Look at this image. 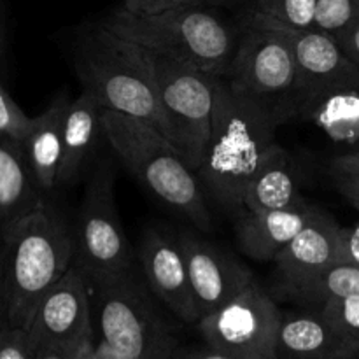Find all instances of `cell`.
<instances>
[{"instance_id":"obj_1","label":"cell","mask_w":359,"mask_h":359,"mask_svg":"<svg viewBox=\"0 0 359 359\" xmlns=\"http://www.w3.org/2000/svg\"><path fill=\"white\" fill-rule=\"evenodd\" d=\"M11 328L27 330L39 302L76 262V235L53 202L0 230Z\"/></svg>"},{"instance_id":"obj_2","label":"cell","mask_w":359,"mask_h":359,"mask_svg":"<svg viewBox=\"0 0 359 359\" xmlns=\"http://www.w3.org/2000/svg\"><path fill=\"white\" fill-rule=\"evenodd\" d=\"M283 119L263 105L241 97L226 77H216L212 132L196 175L221 207L242 212V195L273 140Z\"/></svg>"},{"instance_id":"obj_3","label":"cell","mask_w":359,"mask_h":359,"mask_svg":"<svg viewBox=\"0 0 359 359\" xmlns=\"http://www.w3.org/2000/svg\"><path fill=\"white\" fill-rule=\"evenodd\" d=\"M102 133L112 153L147 191L188 217L198 230H212L205 189L195 168L156 126L102 109Z\"/></svg>"},{"instance_id":"obj_4","label":"cell","mask_w":359,"mask_h":359,"mask_svg":"<svg viewBox=\"0 0 359 359\" xmlns=\"http://www.w3.org/2000/svg\"><path fill=\"white\" fill-rule=\"evenodd\" d=\"M72 65L83 90L102 109L144 119L168 139L170 130L153 74L135 42L112 34L102 23L91 25L74 41Z\"/></svg>"},{"instance_id":"obj_5","label":"cell","mask_w":359,"mask_h":359,"mask_svg":"<svg viewBox=\"0 0 359 359\" xmlns=\"http://www.w3.org/2000/svg\"><path fill=\"white\" fill-rule=\"evenodd\" d=\"M88 286L95 335L126 359H172L177 337L135 269L91 277Z\"/></svg>"},{"instance_id":"obj_6","label":"cell","mask_w":359,"mask_h":359,"mask_svg":"<svg viewBox=\"0 0 359 359\" xmlns=\"http://www.w3.org/2000/svg\"><path fill=\"white\" fill-rule=\"evenodd\" d=\"M100 23L126 41L217 77L228 76L238 44L230 27L202 6L154 16H140L119 7Z\"/></svg>"},{"instance_id":"obj_7","label":"cell","mask_w":359,"mask_h":359,"mask_svg":"<svg viewBox=\"0 0 359 359\" xmlns=\"http://www.w3.org/2000/svg\"><path fill=\"white\" fill-rule=\"evenodd\" d=\"M139 51L153 74L158 98L170 130L168 139L196 172L212 132L217 76L142 46H139Z\"/></svg>"},{"instance_id":"obj_8","label":"cell","mask_w":359,"mask_h":359,"mask_svg":"<svg viewBox=\"0 0 359 359\" xmlns=\"http://www.w3.org/2000/svg\"><path fill=\"white\" fill-rule=\"evenodd\" d=\"M226 77L241 97L279 116L293 118L297 107V65L290 44L279 32L248 23Z\"/></svg>"},{"instance_id":"obj_9","label":"cell","mask_w":359,"mask_h":359,"mask_svg":"<svg viewBox=\"0 0 359 359\" xmlns=\"http://www.w3.org/2000/svg\"><path fill=\"white\" fill-rule=\"evenodd\" d=\"M76 265L88 279L135 269V251L119 221L114 198V167L107 156L88 177L76 231Z\"/></svg>"},{"instance_id":"obj_10","label":"cell","mask_w":359,"mask_h":359,"mask_svg":"<svg viewBox=\"0 0 359 359\" xmlns=\"http://www.w3.org/2000/svg\"><path fill=\"white\" fill-rule=\"evenodd\" d=\"M280 312L272 294L252 280L238 297L196 323L203 342L230 359H277Z\"/></svg>"},{"instance_id":"obj_11","label":"cell","mask_w":359,"mask_h":359,"mask_svg":"<svg viewBox=\"0 0 359 359\" xmlns=\"http://www.w3.org/2000/svg\"><path fill=\"white\" fill-rule=\"evenodd\" d=\"M248 23L279 32L297 65V107L307 114L314 104L339 91L359 90V67L351 62L330 32L318 27L291 28L252 14Z\"/></svg>"},{"instance_id":"obj_12","label":"cell","mask_w":359,"mask_h":359,"mask_svg":"<svg viewBox=\"0 0 359 359\" xmlns=\"http://www.w3.org/2000/svg\"><path fill=\"white\" fill-rule=\"evenodd\" d=\"M93 330L90 286L81 266L74 263L39 302L27 332L35 346L51 344L76 351Z\"/></svg>"},{"instance_id":"obj_13","label":"cell","mask_w":359,"mask_h":359,"mask_svg":"<svg viewBox=\"0 0 359 359\" xmlns=\"http://www.w3.org/2000/svg\"><path fill=\"white\" fill-rule=\"evenodd\" d=\"M177 238L200 319L233 300L255 280L248 266L205 238L189 231H182Z\"/></svg>"},{"instance_id":"obj_14","label":"cell","mask_w":359,"mask_h":359,"mask_svg":"<svg viewBox=\"0 0 359 359\" xmlns=\"http://www.w3.org/2000/svg\"><path fill=\"white\" fill-rule=\"evenodd\" d=\"M139 262L154 298L182 323L196 325L200 316L177 235L174 237L156 228L147 230L140 242Z\"/></svg>"},{"instance_id":"obj_15","label":"cell","mask_w":359,"mask_h":359,"mask_svg":"<svg viewBox=\"0 0 359 359\" xmlns=\"http://www.w3.org/2000/svg\"><path fill=\"white\" fill-rule=\"evenodd\" d=\"M342 230L328 214L316 212L307 226L273 259L279 297H290L298 287L340 263Z\"/></svg>"},{"instance_id":"obj_16","label":"cell","mask_w":359,"mask_h":359,"mask_svg":"<svg viewBox=\"0 0 359 359\" xmlns=\"http://www.w3.org/2000/svg\"><path fill=\"white\" fill-rule=\"evenodd\" d=\"M359 347L339 332L319 309L283 312L277 359H356Z\"/></svg>"},{"instance_id":"obj_17","label":"cell","mask_w":359,"mask_h":359,"mask_svg":"<svg viewBox=\"0 0 359 359\" xmlns=\"http://www.w3.org/2000/svg\"><path fill=\"white\" fill-rule=\"evenodd\" d=\"M318 207L307 202L287 209L244 212L237 221V242L241 251L256 262H272L280 251L307 226Z\"/></svg>"},{"instance_id":"obj_18","label":"cell","mask_w":359,"mask_h":359,"mask_svg":"<svg viewBox=\"0 0 359 359\" xmlns=\"http://www.w3.org/2000/svg\"><path fill=\"white\" fill-rule=\"evenodd\" d=\"M300 203H305V200L300 195L290 153L273 142L245 184L242 209L248 212H263L287 209Z\"/></svg>"},{"instance_id":"obj_19","label":"cell","mask_w":359,"mask_h":359,"mask_svg":"<svg viewBox=\"0 0 359 359\" xmlns=\"http://www.w3.org/2000/svg\"><path fill=\"white\" fill-rule=\"evenodd\" d=\"M102 133V105L88 91L70 100L63 118L62 163L58 170V186L77 181L81 172L90 163Z\"/></svg>"},{"instance_id":"obj_20","label":"cell","mask_w":359,"mask_h":359,"mask_svg":"<svg viewBox=\"0 0 359 359\" xmlns=\"http://www.w3.org/2000/svg\"><path fill=\"white\" fill-rule=\"evenodd\" d=\"M70 100L60 93L53 98L42 114L34 118L30 133L23 144L30 170L39 188L49 195L58 188V170L62 163V133L63 118Z\"/></svg>"},{"instance_id":"obj_21","label":"cell","mask_w":359,"mask_h":359,"mask_svg":"<svg viewBox=\"0 0 359 359\" xmlns=\"http://www.w3.org/2000/svg\"><path fill=\"white\" fill-rule=\"evenodd\" d=\"M48 202L23 147L0 137V230Z\"/></svg>"},{"instance_id":"obj_22","label":"cell","mask_w":359,"mask_h":359,"mask_svg":"<svg viewBox=\"0 0 359 359\" xmlns=\"http://www.w3.org/2000/svg\"><path fill=\"white\" fill-rule=\"evenodd\" d=\"M307 114L333 142L359 140V90L328 95L312 105Z\"/></svg>"},{"instance_id":"obj_23","label":"cell","mask_w":359,"mask_h":359,"mask_svg":"<svg viewBox=\"0 0 359 359\" xmlns=\"http://www.w3.org/2000/svg\"><path fill=\"white\" fill-rule=\"evenodd\" d=\"M344 297H359V266L351 263H337L311 283L293 291L286 300L318 307L328 298Z\"/></svg>"},{"instance_id":"obj_24","label":"cell","mask_w":359,"mask_h":359,"mask_svg":"<svg viewBox=\"0 0 359 359\" xmlns=\"http://www.w3.org/2000/svg\"><path fill=\"white\" fill-rule=\"evenodd\" d=\"M318 0H256L252 14L291 28H312Z\"/></svg>"},{"instance_id":"obj_25","label":"cell","mask_w":359,"mask_h":359,"mask_svg":"<svg viewBox=\"0 0 359 359\" xmlns=\"http://www.w3.org/2000/svg\"><path fill=\"white\" fill-rule=\"evenodd\" d=\"M321 314L359 347V297L328 298L318 307Z\"/></svg>"},{"instance_id":"obj_26","label":"cell","mask_w":359,"mask_h":359,"mask_svg":"<svg viewBox=\"0 0 359 359\" xmlns=\"http://www.w3.org/2000/svg\"><path fill=\"white\" fill-rule=\"evenodd\" d=\"M32 125L34 118H28L9 91L0 86V137L23 147Z\"/></svg>"},{"instance_id":"obj_27","label":"cell","mask_w":359,"mask_h":359,"mask_svg":"<svg viewBox=\"0 0 359 359\" xmlns=\"http://www.w3.org/2000/svg\"><path fill=\"white\" fill-rule=\"evenodd\" d=\"M359 20V0H318L314 27L337 34Z\"/></svg>"},{"instance_id":"obj_28","label":"cell","mask_w":359,"mask_h":359,"mask_svg":"<svg viewBox=\"0 0 359 359\" xmlns=\"http://www.w3.org/2000/svg\"><path fill=\"white\" fill-rule=\"evenodd\" d=\"M35 349L27 330L9 326L0 333V359H35Z\"/></svg>"},{"instance_id":"obj_29","label":"cell","mask_w":359,"mask_h":359,"mask_svg":"<svg viewBox=\"0 0 359 359\" xmlns=\"http://www.w3.org/2000/svg\"><path fill=\"white\" fill-rule=\"evenodd\" d=\"M203 4H207L205 0H125L123 7L133 14H140V16H154V14L167 13V11L198 7Z\"/></svg>"},{"instance_id":"obj_30","label":"cell","mask_w":359,"mask_h":359,"mask_svg":"<svg viewBox=\"0 0 359 359\" xmlns=\"http://www.w3.org/2000/svg\"><path fill=\"white\" fill-rule=\"evenodd\" d=\"M332 35L337 39L347 58L359 67V20Z\"/></svg>"},{"instance_id":"obj_31","label":"cell","mask_w":359,"mask_h":359,"mask_svg":"<svg viewBox=\"0 0 359 359\" xmlns=\"http://www.w3.org/2000/svg\"><path fill=\"white\" fill-rule=\"evenodd\" d=\"M340 263L359 266V221L354 226L342 230V256Z\"/></svg>"},{"instance_id":"obj_32","label":"cell","mask_w":359,"mask_h":359,"mask_svg":"<svg viewBox=\"0 0 359 359\" xmlns=\"http://www.w3.org/2000/svg\"><path fill=\"white\" fill-rule=\"evenodd\" d=\"M172 359H230L224 356L223 353L216 351L214 347H210L209 344H203V346L196 347H186V349H181L179 347L175 351V354Z\"/></svg>"},{"instance_id":"obj_33","label":"cell","mask_w":359,"mask_h":359,"mask_svg":"<svg viewBox=\"0 0 359 359\" xmlns=\"http://www.w3.org/2000/svg\"><path fill=\"white\" fill-rule=\"evenodd\" d=\"M337 189L349 200L351 205L359 212V177L337 175Z\"/></svg>"},{"instance_id":"obj_34","label":"cell","mask_w":359,"mask_h":359,"mask_svg":"<svg viewBox=\"0 0 359 359\" xmlns=\"http://www.w3.org/2000/svg\"><path fill=\"white\" fill-rule=\"evenodd\" d=\"M332 167L337 172V175H353V177H359V151L358 153L342 154V156L335 158Z\"/></svg>"},{"instance_id":"obj_35","label":"cell","mask_w":359,"mask_h":359,"mask_svg":"<svg viewBox=\"0 0 359 359\" xmlns=\"http://www.w3.org/2000/svg\"><path fill=\"white\" fill-rule=\"evenodd\" d=\"M35 359H72L74 351L65 349L62 346H51V344H39L35 346Z\"/></svg>"},{"instance_id":"obj_36","label":"cell","mask_w":359,"mask_h":359,"mask_svg":"<svg viewBox=\"0 0 359 359\" xmlns=\"http://www.w3.org/2000/svg\"><path fill=\"white\" fill-rule=\"evenodd\" d=\"M72 359H97V353H95V330L81 340V344L72 353Z\"/></svg>"},{"instance_id":"obj_37","label":"cell","mask_w":359,"mask_h":359,"mask_svg":"<svg viewBox=\"0 0 359 359\" xmlns=\"http://www.w3.org/2000/svg\"><path fill=\"white\" fill-rule=\"evenodd\" d=\"M0 255H2V238H0ZM7 328H9V311H7V300L2 284V266H0V333Z\"/></svg>"},{"instance_id":"obj_38","label":"cell","mask_w":359,"mask_h":359,"mask_svg":"<svg viewBox=\"0 0 359 359\" xmlns=\"http://www.w3.org/2000/svg\"><path fill=\"white\" fill-rule=\"evenodd\" d=\"M95 353H97V359H126L116 349H112L104 339L95 335Z\"/></svg>"},{"instance_id":"obj_39","label":"cell","mask_w":359,"mask_h":359,"mask_svg":"<svg viewBox=\"0 0 359 359\" xmlns=\"http://www.w3.org/2000/svg\"><path fill=\"white\" fill-rule=\"evenodd\" d=\"M207 4H212V6H221V4H228L231 0H205Z\"/></svg>"},{"instance_id":"obj_40","label":"cell","mask_w":359,"mask_h":359,"mask_svg":"<svg viewBox=\"0 0 359 359\" xmlns=\"http://www.w3.org/2000/svg\"><path fill=\"white\" fill-rule=\"evenodd\" d=\"M4 49V35H2V28H0V53Z\"/></svg>"},{"instance_id":"obj_41","label":"cell","mask_w":359,"mask_h":359,"mask_svg":"<svg viewBox=\"0 0 359 359\" xmlns=\"http://www.w3.org/2000/svg\"><path fill=\"white\" fill-rule=\"evenodd\" d=\"M356 359H359V356H358V358H356Z\"/></svg>"}]
</instances>
